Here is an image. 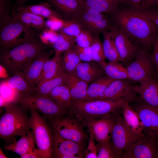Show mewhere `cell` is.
<instances>
[{"label":"cell","mask_w":158,"mask_h":158,"mask_svg":"<svg viewBox=\"0 0 158 158\" xmlns=\"http://www.w3.org/2000/svg\"><path fill=\"white\" fill-rule=\"evenodd\" d=\"M113 15L114 24L119 27L139 48L152 47L158 29L155 23L142 12L127 7L119 9Z\"/></svg>","instance_id":"cell-1"},{"label":"cell","mask_w":158,"mask_h":158,"mask_svg":"<svg viewBox=\"0 0 158 158\" xmlns=\"http://www.w3.org/2000/svg\"><path fill=\"white\" fill-rule=\"evenodd\" d=\"M50 47L42 43L38 37L1 53V64L6 69L9 74L24 72L40 53Z\"/></svg>","instance_id":"cell-2"},{"label":"cell","mask_w":158,"mask_h":158,"mask_svg":"<svg viewBox=\"0 0 158 158\" xmlns=\"http://www.w3.org/2000/svg\"><path fill=\"white\" fill-rule=\"evenodd\" d=\"M5 107L0 119V137L12 143L16 141V136H21L30 131L31 119L26 110L16 102L8 103Z\"/></svg>","instance_id":"cell-3"},{"label":"cell","mask_w":158,"mask_h":158,"mask_svg":"<svg viewBox=\"0 0 158 158\" xmlns=\"http://www.w3.org/2000/svg\"><path fill=\"white\" fill-rule=\"evenodd\" d=\"M136 99H123L116 100L96 99L72 102L68 113L74 115L82 122L91 119L98 118L109 115L121 108L126 103Z\"/></svg>","instance_id":"cell-4"},{"label":"cell","mask_w":158,"mask_h":158,"mask_svg":"<svg viewBox=\"0 0 158 158\" xmlns=\"http://www.w3.org/2000/svg\"><path fill=\"white\" fill-rule=\"evenodd\" d=\"M0 26L1 53L38 37L37 32L23 25L11 15L0 22Z\"/></svg>","instance_id":"cell-5"},{"label":"cell","mask_w":158,"mask_h":158,"mask_svg":"<svg viewBox=\"0 0 158 158\" xmlns=\"http://www.w3.org/2000/svg\"><path fill=\"white\" fill-rule=\"evenodd\" d=\"M15 102L26 110H34L41 113L47 119L61 116L68 113L49 95L19 93Z\"/></svg>","instance_id":"cell-6"},{"label":"cell","mask_w":158,"mask_h":158,"mask_svg":"<svg viewBox=\"0 0 158 158\" xmlns=\"http://www.w3.org/2000/svg\"><path fill=\"white\" fill-rule=\"evenodd\" d=\"M113 126L111 143L114 158H120L123 152L142 137L136 134L125 122L118 110L111 114Z\"/></svg>","instance_id":"cell-7"},{"label":"cell","mask_w":158,"mask_h":158,"mask_svg":"<svg viewBox=\"0 0 158 158\" xmlns=\"http://www.w3.org/2000/svg\"><path fill=\"white\" fill-rule=\"evenodd\" d=\"M31 129L41 158L53 156V132L47 119L38 111L30 110Z\"/></svg>","instance_id":"cell-8"},{"label":"cell","mask_w":158,"mask_h":158,"mask_svg":"<svg viewBox=\"0 0 158 158\" xmlns=\"http://www.w3.org/2000/svg\"><path fill=\"white\" fill-rule=\"evenodd\" d=\"M66 115L47 119L53 133L63 138L82 145L87 136L82 126L76 118Z\"/></svg>","instance_id":"cell-9"},{"label":"cell","mask_w":158,"mask_h":158,"mask_svg":"<svg viewBox=\"0 0 158 158\" xmlns=\"http://www.w3.org/2000/svg\"><path fill=\"white\" fill-rule=\"evenodd\" d=\"M126 68L129 80L135 82L156 77L152 54L147 49L139 48L133 61Z\"/></svg>","instance_id":"cell-10"},{"label":"cell","mask_w":158,"mask_h":158,"mask_svg":"<svg viewBox=\"0 0 158 158\" xmlns=\"http://www.w3.org/2000/svg\"><path fill=\"white\" fill-rule=\"evenodd\" d=\"M133 102L130 105L139 115L144 136L158 140V107L147 104L140 97Z\"/></svg>","instance_id":"cell-11"},{"label":"cell","mask_w":158,"mask_h":158,"mask_svg":"<svg viewBox=\"0 0 158 158\" xmlns=\"http://www.w3.org/2000/svg\"><path fill=\"white\" fill-rule=\"evenodd\" d=\"M73 19L93 35L109 31L112 24L102 13L85 6L80 14Z\"/></svg>","instance_id":"cell-12"},{"label":"cell","mask_w":158,"mask_h":158,"mask_svg":"<svg viewBox=\"0 0 158 158\" xmlns=\"http://www.w3.org/2000/svg\"><path fill=\"white\" fill-rule=\"evenodd\" d=\"M109 31L118 53L120 61L128 66L134 59L139 48L115 24H112Z\"/></svg>","instance_id":"cell-13"},{"label":"cell","mask_w":158,"mask_h":158,"mask_svg":"<svg viewBox=\"0 0 158 158\" xmlns=\"http://www.w3.org/2000/svg\"><path fill=\"white\" fill-rule=\"evenodd\" d=\"M158 140L144 136L122 153L120 158H158Z\"/></svg>","instance_id":"cell-14"},{"label":"cell","mask_w":158,"mask_h":158,"mask_svg":"<svg viewBox=\"0 0 158 158\" xmlns=\"http://www.w3.org/2000/svg\"><path fill=\"white\" fill-rule=\"evenodd\" d=\"M111 114L102 118L82 121L83 125L87 127L90 135L98 143L107 142L111 139L113 126Z\"/></svg>","instance_id":"cell-15"},{"label":"cell","mask_w":158,"mask_h":158,"mask_svg":"<svg viewBox=\"0 0 158 158\" xmlns=\"http://www.w3.org/2000/svg\"><path fill=\"white\" fill-rule=\"evenodd\" d=\"M53 133V155L55 158H80L83 157L82 145Z\"/></svg>","instance_id":"cell-16"},{"label":"cell","mask_w":158,"mask_h":158,"mask_svg":"<svg viewBox=\"0 0 158 158\" xmlns=\"http://www.w3.org/2000/svg\"><path fill=\"white\" fill-rule=\"evenodd\" d=\"M128 79L116 80L107 87L102 95L97 99L116 100L123 99H136L132 85Z\"/></svg>","instance_id":"cell-17"},{"label":"cell","mask_w":158,"mask_h":158,"mask_svg":"<svg viewBox=\"0 0 158 158\" xmlns=\"http://www.w3.org/2000/svg\"><path fill=\"white\" fill-rule=\"evenodd\" d=\"M139 83V85L132 86L134 92L138 94L140 98L147 104L158 107V82L155 77Z\"/></svg>","instance_id":"cell-18"},{"label":"cell","mask_w":158,"mask_h":158,"mask_svg":"<svg viewBox=\"0 0 158 158\" xmlns=\"http://www.w3.org/2000/svg\"><path fill=\"white\" fill-rule=\"evenodd\" d=\"M56 11L66 19H73L82 11L84 5L82 0H47Z\"/></svg>","instance_id":"cell-19"},{"label":"cell","mask_w":158,"mask_h":158,"mask_svg":"<svg viewBox=\"0 0 158 158\" xmlns=\"http://www.w3.org/2000/svg\"><path fill=\"white\" fill-rule=\"evenodd\" d=\"M54 50H45L40 53L30 66L24 72H22L25 79L32 87L40 77L45 62L49 59Z\"/></svg>","instance_id":"cell-20"},{"label":"cell","mask_w":158,"mask_h":158,"mask_svg":"<svg viewBox=\"0 0 158 158\" xmlns=\"http://www.w3.org/2000/svg\"><path fill=\"white\" fill-rule=\"evenodd\" d=\"M10 13L12 17L23 25L37 31H43L47 28L44 18L20 8L11 9Z\"/></svg>","instance_id":"cell-21"},{"label":"cell","mask_w":158,"mask_h":158,"mask_svg":"<svg viewBox=\"0 0 158 158\" xmlns=\"http://www.w3.org/2000/svg\"><path fill=\"white\" fill-rule=\"evenodd\" d=\"M65 73L66 84L69 90L72 102L83 101L86 96L89 83L72 73Z\"/></svg>","instance_id":"cell-22"},{"label":"cell","mask_w":158,"mask_h":158,"mask_svg":"<svg viewBox=\"0 0 158 158\" xmlns=\"http://www.w3.org/2000/svg\"><path fill=\"white\" fill-rule=\"evenodd\" d=\"M90 62H81L71 73L88 83L104 76L105 73L102 67Z\"/></svg>","instance_id":"cell-23"},{"label":"cell","mask_w":158,"mask_h":158,"mask_svg":"<svg viewBox=\"0 0 158 158\" xmlns=\"http://www.w3.org/2000/svg\"><path fill=\"white\" fill-rule=\"evenodd\" d=\"M54 56L48 60L44 64L41 74L37 81V86L42 83L52 79L58 75L61 72V53L55 52Z\"/></svg>","instance_id":"cell-24"},{"label":"cell","mask_w":158,"mask_h":158,"mask_svg":"<svg viewBox=\"0 0 158 158\" xmlns=\"http://www.w3.org/2000/svg\"><path fill=\"white\" fill-rule=\"evenodd\" d=\"M35 140L32 131L21 136L20 138L11 143L6 144L4 147L7 150L12 151L20 157L35 148Z\"/></svg>","instance_id":"cell-25"},{"label":"cell","mask_w":158,"mask_h":158,"mask_svg":"<svg viewBox=\"0 0 158 158\" xmlns=\"http://www.w3.org/2000/svg\"><path fill=\"white\" fill-rule=\"evenodd\" d=\"M129 103H126L121 107L122 116L131 129L138 136L143 137V126L139 115Z\"/></svg>","instance_id":"cell-26"},{"label":"cell","mask_w":158,"mask_h":158,"mask_svg":"<svg viewBox=\"0 0 158 158\" xmlns=\"http://www.w3.org/2000/svg\"><path fill=\"white\" fill-rule=\"evenodd\" d=\"M114 80L107 76H102L92 82L88 86L86 96L83 101L98 99L104 93L108 86Z\"/></svg>","instance_id":"cell-27"},{"label":"cell","mask_w":158,"mask_h":158,"mask_svg":"<svg viewBox=\"0 0 158 158\" xmlns=\"http://www.w3.org/2000/svg\"><path fill=\"white\" fill-rule=\"evenodd\" d=\"M49 96L60 107L68 112L72 101L69 90L66 84L54 88Z\"/></svg>","instance_id":"cell-28"},{"label":"cell","mask_w":158,"mask_h":158,"mask_svg":"<svg viewBox=\"0 0 158 158\" xmlns=\"http://www.w3.org/2000/svg\"><path fill=\"white\" fill-rule=\"evenodd\" d=\"M84 6L100 12L112 13L124 0H82Z\"/></svg>","instance_id":"cell-29"},{"label":"cell","mask_w":158,"mask_h":158,"mask_svg":"<svg viewBox=\"0 0 158 158\" xmlns=\"http://www.w3.org/2000/svg\"><path fill=\"white\" fill-rule=\"evenodd\" d=\"M66 84L64 73L61 71L57 76L46 81L34 87L33 94L40 95H49L51 91L56 87Z\"/></svg>","instance_id":"cell-30"},{"label":"cell","mask_w":158,"mask_h":158,"mask_svg":"<svg viewBox=\"0 0 158 158\" xmlns=\"http://www.w3.org/2000/svg\"><path fill=\"white\" fill-rule=\"evenodd\" d=\"M19 8L44 18L48 19L53 17L61 18V17L57 11L52 8L51 6L47 2H41L40 4L36 5L24 6Z\"/></svg>","instance_id":"cell-31"},{"label":"cell","mask_w":158,"mask_h":158,"mask_svg":"<svg viewBox=\"0 0 158 158\" xmlns=\"http://www.w3.org/2000/svg\"><path fill=\"white\" fill-rule=\"evenodd\" d=\"M5 80L10 86L19 93L33 94L34 87L30 85L25 78L22 71L15 73Z\"/></svg>","instance_id":"cell-32"},{"label":"cell","mask_w":158,"mask_h":158,"mask_svg":"<svg viewBox=\"0 0 158 158\" xmlns=\"http://www.w3.org/2000/svg\"><path fill=\"white\" fill-rule=\"evenodd\" d=\"M123 63H106L103 68L107 76L114 80H129L127 69Z\"/></svg>","instance_id":"cell-33"},{"label":"cell","mask_w":158,"mask_h":158,"mask_svg":"<svg viewBox=\"0 0 158 158\" xmlns=\"http://www.w3.org/2000/svg\"><path fill=\"white\" fill-rule=\"evenodd\" d=\"M82 61L72 49L64 54L61 65V71L66 73H72Z\"/></svg>","instance_id":"cell-34"},{"label":"cell","mask_w":158,"mask_h":158,"mask_svg":"<svg viewBox=\"0 0 158 158\" xmlns=\"http://www.w3.org/2000/svg\"><path fill=\"white\" fill-rule=\"evenodd\" d=\"M102 33L104 37L103 50L106 59L109 62H118L120 61L119 54L109 31H105Z\"/></svg>","instance_id":"cell-35"},{"label":"cell","mask_w":158,"mask_h":158,"mask_svg":"<svg viewBox=\"0 0 158 158\" xmlns=\"http://www.w3.org/2000/svg\"><path fill=\"white\" fill-rule=\"evenodd\" d=\"M75 37L60 31L58 33L56 40L52 44V46L55 52L61 53L72 49L75 45Z\"/></svg>","instance_id":"cell-36"},{"label":"cell","mask_w":158,"mask_h":158,"mask_svg":"<svg viewBox=\"0 0 158 158\" xmlns=\"http://www.w3.org/2000/svg\"><path fill=\"white\" fill-rule=\"evenodd\" d=\"M94 39L90 46L93 61L97 63L103 68L107 62L104 56L103 44L101 42L99 34L94 35Z\"/></svg>","instance_id":"cell-37"},{"label":"cell","mask_w":158,"mask_h":158,"mask_svg":"<svg viewBox=\"0 0 158 158\" xmlns=\"http://www.w3.org/2000/svg\"><path fill=\"white\" fill-rule=\"evenodd\" d=\"M158 0H124L122 4L136 11L143 12L154 6Z\"/></svg>","instance_id":"cell-38"},{"label":"cell","mask_w":158,"mask_h":158,"mask_svg":"<svg viewBox=\"0 0 158 158\" xmlns=\"http://www.w3.org/2000/svg\"><path fill=\"white\" fill-rule=\"evenodd\" d=\"M62 19L63 24L60 31L69 35L75 37L84 29L79 22L75 20Z\"/></svg>","instance_id":"cell-39"},{"label":"cell","mask_w":158,"mask_h":158,"mask_svg":"<svg viewBox=\"0 0 158 158\" xmlns=\"http://www.w3.org/2000/svg\"><path fill=\"white\" fill-rule=\"evenodd\" d=\"M0 86V96L8 103L15 101L19 92L10 86L5 80L1 81Z\"/></svg>","instance_id":"cell-40"},{"label":"cell","mask_w":158,"mask_h":158,"mask_svg":"<svg viewBox=\"0 0 158 158\" xmlns=\"http://www.w3.org/2000/svg\"><path fill=\"white\" fill-rule=\"evenodd\" d=\"M94 39V35L89 30L84 29L75 37L76 44L83 47H90L92 44Z\"/></svg>","instance_id":"cell-41"},{"label":"cell","mask_w":158,"mask_h":158,"mask_svg":"<svg viewBox=\"0 0 158 158\" xmlns=\"http://www.w3.org/2000/svg\"><path fill=\"white\" fill-rule=\"evenodd\" d=\"M110 140L100 143H98L96 145L97 153V158H114L112 144Z\"/></svg>","instance_id":"cell-42"},{"label":"cell","mask_w":158,"mask_h":158,"mask_svg":"<svg viewBox=\"0 0 158 158\" xmlns=\"http://www.w3.org/2000/svg\"><path fill=\"white\" fill-rule=\"evenodd\" d=\"M72 49L75 52L81 61L85 62H90L93 61L90 47H83L76 44Z\"/></svg>","instance_id":"cell-43"},{"label":"cell","mask_w":158,"mask_h":158,"mask_svg":"<svg viewBox=\"0 0 158 158\" xmlns=\"http://www.w3.org/2000/svg\"><path fill=\"white\" fill-rule=\"evenodd\" d=\"M57 35V32L46 28L41 33L39 34L38 36L42 43L49 45H52L56 41Z\"/></svg>","instance_id":"cell-44"},{"label":"cell","mask_w":158,"mask_h":158,"mask_svg":"<svg viewBox=\"0 0 158 158\" xmlns=\"http://www.w3.org/2000/svg\"><path fill=\"white\" fill-rule=\"evenodd\" d=\"M12 6L10 0H0V22L11 16Z\"/></svg>","instance_id":"cell-45"},{"label":"cell","mask_w":158,"mask_h":158,"mask_svg":"<svg viewBox=\"0 0 158 158\" xmlns=\"http://www.w3.org/2000/svg\"><path fill=\"white\" fill-rule=\"evenodd\" d=\"M47 28L56 32L61 30L63 24V19L58 17H53L46 20Z\"/></svg>","instance_id":"cell-46"},{"label":"cell","mask_w":158,"mask_h":158,"mask_svg":"<svg viewBox=\"0 0 158 158\" xmlns=\"http://www.w3.org/2000/svg\"><path fill=\"white\" fill-rule=\"evenodd\" d=\"M95 140L90 135L88 145L85 151L86 158H97V149Z\"/></svg>","instance_id":"cell-47"},{"label":"cell","mask_w":158,"mask_h":158,"mask_svg":"<svg viewBox=\"0 0 158 158\" xmlns=\"http://www.w3.org/2000/svg\"><path fill=\"white\" fill-rule=\"evenodd\" d=\"M152 57L156 72H158V32L153 43Z\"/></svg>","instance_id":"cell-48"},{"label":"cell","mask_w":158,"mask_h":158,"mask_svg":"<svg viewBox=\"0 0 158 158\" xmlns=\"http://www.w3.org/2000/svg\"><path fill=\"white\" fill-rule=\"evenodd\" d=\"M141 12L151 19L158 28V8L156 9L154 6L147 10Z\"/></svg>","instance_id":"cell-49"},{"label":"cell","mask_w":158,"mask_h":158,"mask_svg":"<svg viewBox=\"0 0 158 158\" xmlns=\"http://www.w3.org/2000/svg\"><path fill=\"white\" fill-rule=\"evenodd\" d=\"M20 157L21 158H41L37 148L35 147Z\"/></svg>","instance_id":"cell-50"},{"label":"cell","mask_w":158,"mask_h":158,"mask_svg":"<svg viewBox=\"0 0 158 158\" xmlns=\"http://www.w3.org/2000/svg\"><path fill=\"white\" fill-rule=\"evenodd\" d=\"M28 0H16L14 3L12 4L11 9H16L22 7Z\"/></svg>","instance_id":"cell-51"},{"label":"cell","mask_w":158,"mask_h":158,"mask_svg":"<svg viewBox=\"0 0 158 158\" xmlns=\"http://www.w3.org/2000/svg\"><path fill=\"white\" fill-rule=\"evenodd\" d=\"M0 77L1 78H7L10 77L6 69L1 64L0 65Z\"/></svg>","instance_id":"cell-52"},{"label":"cell","mask_w":158,"mask_h":158,"mask_svg":"<svg viewBox=\"0 0 158 158\" xmlns=\"http://www.w3.org/2000/svg\"><path fill=\"white\" fill-rule=\"evenodd\" d=\"M0 107H5L8 103L1 96H0Z\"/></svg>","instance_id":"cell-53"},{"label":"cell","mask_w":158,"mask_h":158,"mask_svg":"<svg viewBox=\"0 0 158 158\" xmlns=\"http://www.w3.org/2000/svg\"><path fill=\"white\" fill-rule=\"evenodd\" d=\"M0 158H8L4 153L2 149L0 148Z\"/></svg>","instance_id":"cell-54"},{"label":"cell","mask_w":158,"mask_h":158,"mask_svg":"<svg viewBox=\"0 0 158 158\" xmlns=\"http://www.w3.org/2000/svg\"><path fill=\"white\" fill-rule=\"evenodd\" d=\"M154 6L157 7L158 8V0L157 1V2H156V4H155Z\"/></svg>","instance_id":"cell-55"},{"label":"cell","mask_w":158,"mask_h":158,"mask_svg":"<svg viewBox=\"0 0 158 158\" xmlns=\"http://www.w3.org/2000/svg\"><path fill=\"white\" fill-rule=\"evenodd\" d=\"M156 76L158 77V72L156 73Z\"/></svg>","instance_id":"cell-56"},{"label":"cell","mask_w":158,"mask_h":158,"mask_svg":"<svg viewBox=\"0 0 158 158\" xmlns=\"http://www.w3.org/2000/svg\"></svg>","instance_id":"cell-57"}]
</instances>
